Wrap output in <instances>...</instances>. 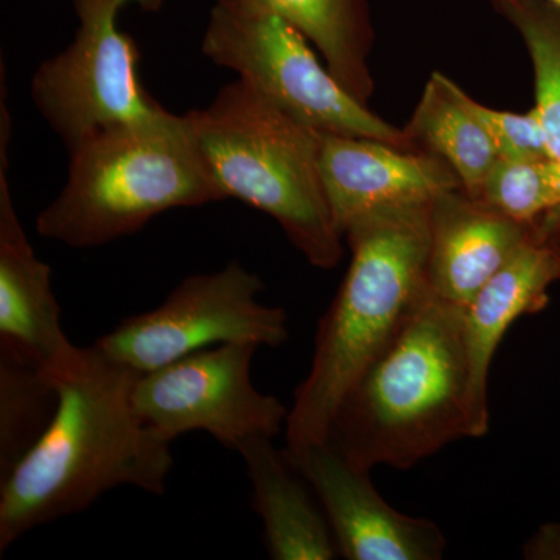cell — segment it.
Instances as JSON below:
<instances>
[{
  "label": "cell",
  "instance_id": "obj_1",
  "mask_svg": "<svg viewBox=\"0 0 560 560\" xmlns=\"http://www.w3.org/2000/svg\"><path fill=\"white\" fill-rule=\"evenodd\" d=\"M138 377L90 346L54 378L58 407L49 427L0 478V552L40 525L88 510L110 489L164 493L173 442L139 418Z\"/></svg>",
  "mask_w": 560,
  "mask_h": 560
},
{
  "label": "cell",
  "instance_id": "obj_2",
  "mask_svg": "<svg viewBox=\"0 0 560 560\" xmlns=\"http://www.w3.org/2000/svg\"><path fill=\"white\" fill-rule=\"evenodd\" d=\"M430 205L377 210L345 231L352 259L294 393L287 451L329 440L346 394L429 298Z\"/></svg>",
  "mask_w": 560,
  "mask_h": 560
},
{
  "label": "cell",
  "instance_id": "obj_3",
  "mask_svg": "<svg viewBox=\"0 0 560 560\" xmlns=\"http://www.w3.org/2000/svg\"><path fill=\"white\" fill-rule=\"evenodd\" d=\"M464 307L429 294L342 399L329 441L352 466L411 469L471 438Z\"/></svg>",
  "mask_w": 560,
  "mask_h": 560
},
{
  "label": "cell",
  "instance_id": "obj_4",
  "mask_svg": "<svg viewBox=\"0 0 560 560\" xmlns=\"http://www.w3.org/2000/svg\"><path fill=\"white\" fill-rule=\"evenodd\" d=\"M69 158L68 183L36 232L72 248L135 234L165 210L226 200L187 114L95 132Z\"/></svg>",
  "mask_w": 560,
  "mask_h": 560
},
{
  "label": "cell",
  "instance_id": "obj_5",
  "mask_svg": "<svg viewBox=\"0 0 560 560\" xmlns=\"http://www.w3.org/2000/svg\"><path fill=\"white\" fill-rule=\"evenodd\" d=\"M187 117L226 198L272 217L313 267L331 270L340 264L345 237L320 176V132L242 80L221 88L208 108Z\"/></svg>",
  "mask_w": 560,
  "mask_h": 560
},
{
  "label": "cell",
  "instance_id": "obj_6",
  "mask_svg": "<svg viewBox=\"0 0 560 560\" xmlns=\"http://www.w3.org/2000/svg\"><path fill=\"white\" fill-rule=\"evenodd\" d=\"M311 40L261 0H217L202 54L238 73L261 97L320 135L382 140L412 149L394 127L350 95L320 65Z\"/></svg>",
  "mask_w": 560,
  "mask_h": 560
},
{
  "label": "cell",
  "instance_id": "obj_7",
  "mask_svg": "<svg viewBox=\"0 0 560 560\" xmlns=\"http://www.w3.org/2000/svg\"><path fill=\"white\" fill-rule=\"evenodd\" d=\"M130 3L158 11L164 0H73L75 39L33 75V102L69 153L95 132L168 114L140 83L138 46L120 31Z\"/></svg>",
  "mask_w": 560,
  "mask_h": 560
},
{
  "label": "cell",
  "instance_id": "obj_8",
  "mask_svg": "<svg viewBox=\"0 0 560 560\" xmlns=\"http://www.w3.org/2000/svg\"><path fill=\"white\" fill-rule=\"evenodd\" d=\"M261 290L259 276L231 261L184 279L156 308L120 320L92 346L139 375L230 342L279 348L289 338L287 313L261 304Z\"/></svg>",
  "mask_w": 560,
  "mask_h": 560
},
{
  "label": "cell",
  "instance_id": "obj_9",
  "mask_svg": "<svg viewBox=\"0 0 560 560\" xmlns=\"http://www.w3.org/2000/svg\"><path fill=\"white\" fill-rule=\"evenodd\" d=\"M259 346L230 342L140 374L132 390L139 418L167 441L206 431L237 452L257 438L278 436L290 410L250 381Z\"/></svg>",
  "mask_w": 560,
  "mask_h": 560
},
{
  "label": "cell",
  "instance_id": "obj_10",
  "mask_svg": "<svg viewBox=\"0 0 560 560\" xmlns=\"http://www.w3.org/2000/svg\"><path fill=\"white\" fill-rule=\"evenodd\" d=\"M326 514L338 551L349 560H440L447 540L436 523L394 510L329 440L287 451Z\"/></svg>",
  "mask_w": 560,
  "mask_h": 560
},
{
  "label": "cell",
  "instance_id": "obj_11",
  "mask_svg": "<svg viewBox=\"0 0 560 560\" xmlns=\"http://www.w3.org/2000/svg\"><path fill=\"white\" fill-rule=\"evenodd\" d=\"M0 110V352L27 361L54 381L80 348L66 337L50 267L36 257L14 210L5 102Z\"/></svg>",
  "mask_w": 560,
  "mask_h": 560
},
{
  "label": "cell",
  "instance_id": "obj_12",
  "mask_svg": "<svg viewBox=\"0 0 560 560\" xmlns=\"http://www.w3.org/2000/svg\"><path fill=\"white\" fill-rule=\"evenodd\" d=\"M319 168L342 237L368 213L429 205L444 191L463 187L441 158L375 139L323 135Z\"/></svg>",
  "mask_w": 560,
  "mask_h": 560
},
{
  "label": "cell",
  "instance_id": "obj_13",
  "mask_svg": "<svg viewBox=\"0 0 560 560\" xmlns=\"http://www.w3.org/2000/svg\"><path fill=\"white\" fill-rule=\"evenodd\" d=\"M559 219L556 209L537 220L533 237L464 307L471 438L485 436L489 430V371L500 342L515 320L547 307L548 289L560 280V257L552 242Z\"/></svg>",
  "mask_w": 560,
  "mask_h": 560
},
{
  "label": "cell",
  "instance_id": "obj_14",
  "mask_svg": "<svg viewBox=\"0 0 560 560\" xmlns=\"http://www.w3.org/2000/svg\"><path fill=\"white\" fill-rule=\"evenodd\" d=\"M534 231L536 221L512 219L463 187L444 191L430 205L427 278L431 294L466 307Z\"/></svg>",
  "mask_w": 560,
  "mask_h": 560
},
{
  "label": "cell",
  "instance_id": "obj_15",
  "mask_svg": "<svg viewBox=\"0 0 560 560\" xmlns=\"http://www.w3.org/2000/svg\"><path fill=\"white\" fill-rule=\"evenodd\" d=\"M271 438H257L237 448L253 486L254 510L264 523L265 545L276 560H330L340 555L323 508L316 506L307 481Z\"/></svg>",
  "mask_w": 560,
  "mask_h": 560
},
{
  "label": "cell",
  "instance_id": "obj_16",
  "mask_svg": "<svg viewBox=\"0 0 560 560\" xmlns=\"http://www.w3.org/2000/svg\"><path fill=\"white\" fill-rule=\"evenodd\" d=\"M404 131L412 149L441 158L458 175L463 189L481 198L501 158L488 131L459 101L455 81L431 73Z\"/></svg>",
  "mask_w": 560,
  "mask_h": 560
},
{
  "label": "cell",
  "instance_id": "obj_17",
  "mask_svg": "<svg viewBox=\"0 0 560 560\" xmlns=\"http://www.w3.org/2000/svg\"><path fill=\"white\" fill-rule=\"evenodd\" d=\"M315 44L342 88L368 105L374 94V46L368 0H261Z\"/></svg>",
  "mask_w": 560,
  "mask_h": 560
},
{
  "label": "cell",
  "instance_id": "obj_18",
  "mask_svg": "<svg viewBox=\"0 0 560 560\" xmlns=\"http://www.w3.org/2000/svg\"><path fill=\"white\" fill-rule=\"evenodd\" d=\"M57 407L58 390L49 375L0 352V478L38 442Z\"/></svg>",
  "mask_w": 560,
  "mask_h": 560
},
{
  "label": "cell",
  "instance_id": "obj_19",
  "mask_svg": "<svg viewBox=\"0 0 560 560\" xmlns=\"http://www.w3.org/2000/svg\"><path fill=\"white\" fill-rule=\"evenodd\" d=\"M522 35L534 69L536 106L548 151L560 161V7L548 0H490Z\"/></svg>",
  "mask_w": 560,
  "mask_h": 560
},
{
  "label": "cell",
  "instance_id": "obj_20",
  "mask_svg": "<svg viewBox=\"0 0 560 560\" xmlns=\"http://www.w3.org/2000/svg\"><path fill=\"white\" fill-rule=\"evenodd\" d=\"M481 198L512 219L534 223L560 209V161H503L493 168Z\"/></svg>",
  "mask_w": 560,
  "mask_h": 560
},
{
  "label": "cell",
  "instance_id": "obj_21",
  "mask_svg": "<svg viewBox=\"0 0 560 560\" xmlns=\"http://www.w3.org/2000/svg\"><path fill=\"white\" fill-rule=\"evenodd\" d=\"M458 97L463 105L477 117L482 128L495 143L503 161H537L551 158L547 138L536 110L511 113L489 108L471 98L458 86Z\"/></svg>",
  "mask_w": 560,
  "mask_h": 560
},
{
  "label": "cell",
  "instance_id": "obj_22",
  "mask_svg": "<svg viewBox=\"0 0 560 560\" xmlns=\"http://www.w3.org/2000/svg\"><path fill=\"white\" fill-rule=\"evenodd\" d=\"M526 559L560 560V526L548 525L537 530L523 548Z\"/></svg>",
  "mask_w": 560,
  "mask_h": 560
},
{
  "label": "cell",
  "instance_id": "obj_23",
  "mask_svg": "<svg viewBox=\"0 0 560 560\" xmlns=\"http://www.w3.org/2000/svg\"><path fill=\"white\" fill-rule=\"evenodd\" d=\"M552 242H555L556 249H558L560 257V220L559 223L556 224L555 232H552Z\"/></svg>",
  "mask_w": 560,
  "mask_h": 560
},
{
  "label": "cell",
  "instance_id": "obj_24",
  "mask_svg": "<svg viewBox=\"0 0 560 560\" xmlns=\"http://www.w3.org/2000/svg\"><path fill=\"white\" fill-rule=\"evenodd\" d=\"M548 2L555 3V5L560 7V0H548Z\"/></svg>",
  "mask_w": 560,
  "mask_h": 560
}]
</instances>
